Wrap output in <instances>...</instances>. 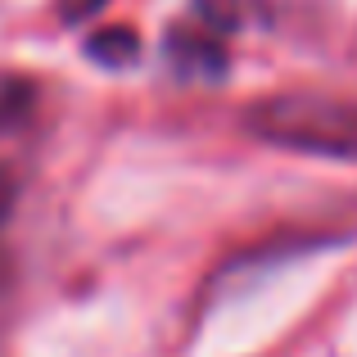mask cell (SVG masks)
Here are the masks:
<instances>
[{
  "label": "cell",
  "instance_id": "6da1fadb",
  "mask_svg": "<svg viewBox=\"0 0 357 357\" xmlns=\"http://www.w3.org/2000/svg\"><path fill=\"white\" fill-rule=\"evenodd\" d=\"M253 131L285 149L357 158V100L331 96H285L253 114Z\"/></svg>",
  "mask_w": 357,
  "mask_h": 357
},
{
  "label": "cell",
  "instance_id": "7a4b0ae2",
  "mask_svg": "<svg viewBox=\"0 0 357 357\" xmlns=\"http://www.w3.org/2000/svg\"><path fill=\"white\" fill-rule=\"evenodd\" d=\"M105 36H109V41H96V45H91L100 59H127V54H131V36L127 32H105Z\"/></svg>",
  "mask_w": 357,
  "mask_h": 357
}]
</instances>
